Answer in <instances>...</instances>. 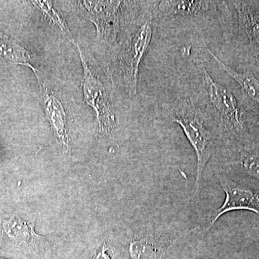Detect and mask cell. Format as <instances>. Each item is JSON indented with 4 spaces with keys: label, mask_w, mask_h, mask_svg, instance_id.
Returning <instances> with one entry per match:
<instances>
[{
    "label": "cell",
    "mask_w": 259,
    "mask_h": 259,
    "mask_svg": "<svg viewBox=\"0 0 259 259\" xmlns=\"http://www.w3.org/2000/svg\"><path fill=\"white\" fill-rule=\"evenodd\" d=\"M163 110L172 122L182 127L197 156V176L192 199L199 190L206 165L216 156L223 143L222 134L212 112L192 97L177 99L164 104Z\"/></svg>",
    "instance_id": "1"
},
{
    "label": "cell",
    "mask_w": 259,
    "mask_h": 259,
    "mask_svg": "<svg viewBox=\"0 0 259 259\" xmlns=\"http://www.w3.org/2000/svg\"><path fill=\"white\" fill-rule=\"evenodd\" d=\"M197 66L208 99L207 105L219 125L223 141L244 134L243 112L235 95L229 89L213 79L202 61H197Z\"/></svg>",
    "instance_id": "2"
},
{
    "label": "cell",
    "mask_w": 259,
    "mask_h": 259,
    "mask_svg": "<svg viewBox=\"0 0 259 259\" xmlns=\"http://www.w3.org/2000/svg\"><path fill=\"white\" fill-rule=\"evenodd\" d=\"M153 33L152 15L150 14L127 35L117 53L120 81L131 99L137 95L140 66L149 49Z\"/></svg>",
    "instance_id": "3"
},
{
    "label": "cell",
    "mask_w": 259,
    "mask_h": 259,
    "mask_svg": "<svg viewBox=\"0 0 259 259\" xmlns=\"http://www.w3.org/2000/svg\"><path fill=\"white\" fill-rule=\"evenodd\" d=\"M76 47L83 66L82 86L85 102L96 112L99 136L102 139H107L116 127V117L110 96L104 83L89 66L79 45L76 44Z\"/></svg>",
    "instance_id": "4"
},
{
    "label": "cell",
    "mask_w": 259,
    "mask_h": 259,
    "mask_svg": "<svg viewBox=\"0 0 259 259\" xmlns=\"http://www.w3.org/2000/svg\"><path fill=\"white\" fill-rule=\"evenodd\" d=\"M214 176L226 193L224 202L209 216L208 225L204 236L212 228L216 221L226 213L236 210H248L259 215V193L246 186L232 180L224 170L218 168Z\"/></svg>",
    "instance_id": "5"
},
{
    "label": "cell",
    "mask_w": 259,
    "mask_h": 259,
    "mask_svg": "<svg viewBox=\"0 0 259 259\" xmlns=\"http://www.w3.org/2000/svg\"><path fill=\"white\" fill-rule=\"evenodd\" d=\"M89 18L96 25L97 35L102 41L112 44L120 30L122 1L78 2Z\"/></svg>",
    "instance_id": "6"
},
{
    "label": "cell",
    "mask_w": 259,
    "mask_h": 259,
    "mask_svg": "<svg viewBox=\"0 0 259 259\" xmlns=\"http://www.w3.org/2000/svg\"><path fill=\"white\" fill-rule=\"evenodd\" d=\"M180 236V232L161 228L145 237L135 238L131 241L130 253L134 259H162Z\"/></svg>",
    "instance_id": "7"
},
{
    "label": "cell",
    "mask_w": 259,
    "mask_h": 259,
    "mask_svg": "<svg viewBox=\"0 0 259 259\" xmlns=\"http://www.w3.org/2000/svg\"><path fill=\"white\" fill-rule=\"evenodd\" d=\"M222 2L173 0L157 2L158 13L165 18L209 17L218 13Z\"/></svg>",
    "instance_id": "8"
},
{
    "label": "cell",
    "mask_w": 259,
    "mask_h": 259,
    "mask_svg": "<svg viewBox=\"0 0 259 259\" xmlns=\"http://www.w3.org/2000/svg\"><path fill=\"white\" fill-rule=\"evenodd\" d=\"M31 69L34 74L37 76L40 85V93L42 98V105L45 110L46 116L54 132L55 133L58 139L60 140L63 144L69 146V138L66 132V112L59 99L53 95L52 92L49 90L46 84L45 80L42 79V75L38 70L32 66Z\"/></svg>",
    "instance_id": "9"
},
{
    "label": "cell",
    "mask_w": 259,
    "mask_h": 259,
    "mask_svg": "<svg viewBox=\"0 0 259 259\" xmlns=\"http://www.w3.org/2000/svg\"><path fill=\"white\" fill-rule=\"evenodd\" d=\"M206 50L208 51L210 56L227 74L238 83L241 88L242 95L247 110L251 115L253 120L259 123V80L250 71L238 73L218 59L208 48L206 47Z\"/></svg>",
    "instance_id": "10"
},
{
    "label": "cell",
    "mask_w": 259,
    "mask_h": 259,
    "mask_svg": "<svg viewBox=\"0 0 259 259\" xmlns=\"http://www.w3.org/2000/svg\"><path fill=\"white\" fill-rule=\"evenodd\" d=\"M5 231L18 244L25 245L35 253L44 250L47 244L45 238L37 236L34 231L33 225L14 217L3 223Z\"/></svg>",
    "instance_id": "11"
},
{
    "label": "cell",
    "mask_w": 259,
    "mask_h": 259,
    "mask_svg": "<svg viewBox=\"0 0 259 259\" xmlns=\"http://www.w3.org/2000/svg\"><path fill=\"white\" fill-rule=\"evenodd\" d=\"M242 28L249 40L250 51L259 64V13L249 2L233 1Z\"/></svg>",
    "instance_id": "12"
},
{
    "label": "cell",
    "mask_w": 259,
    "mask_h": 259,
    "mask_svg": "<svg viewBox=\"0 0 259 259\" xmlns=\"http://www.w3.org/2000/svg\"><path fill=\"white\" fill-rule=\"evenodd\" d=\"M224 165L236 167L243 173L259 181V146L245 145L240 150L236 159L226 162Z\"/></svg>",
    "instance_id": "13"
},
{
    "label": "cell",
    "mask_w": 259,
    "mask_h": 259,
    "mask_svg": "<svg viewBox=\"0 0 259 259\" xmlns=\"http://www.w3.org/2000/svg\"><path fill=\"white\" fill-rule=\"evenodd\" d=\"M0 56L17 64L30 66L31 54L0 32Z\"/></svg>",
    "instance_id": "14"
},
{
    "label": "cell",
    "mask_w": 259,
    "mask_h": 259,
    "mask_svg": "<svg viewBox=\"0 0 259 259\" xmlns=\"http://www.w3.org/2000/svg\"><path fill=\"white\" fill-rule=\"evenodd\" d=\"M30 3H32L37 9L40 10L48 20H50L51 23L55 25L63 32L64 36L67 37L69 39L72 37V35L67 25L65 23L64 19L61 18L60 14L54 8L53 2L40 0V1H31Z\"/></svg>",
    "instance_id": "15"
},
{
    "label": "cell",
    "mask_w": 259,
    "mask_h": 259,
    "mask_svg": "<svg viewBox=\"0 0 259 259\" xmlns=\"http://www.w3.org/2000/svg\"><path fill=\"white\" fill-rule=\"evenodd\" d=\"M107 250L106 245H104L102 250H100L98 253H97L93 259H111L110 258V255L107 254Z\"/></svg>",
    "instance_id": "16"
},
{
    "label": "cell",
    "mask_w": 259,
    "mask_h": 259,
    "mask_svg": "<svg viewBox=\"0 0 259 259\" xmlns=\"http://www.w3.org/2000/svg\"><path fill=\"white\" fill-rule=\"evenodd\" d=\"M0 259H5V258H2V257H0Z\"/></svg>",
    "instance_id": "17"
}]
</instances>
